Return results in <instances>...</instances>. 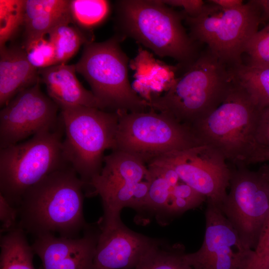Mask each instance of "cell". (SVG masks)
Returning a JSON list of instances; mask_svg holds the SVG:
<instances>
[{"mask_svg": "<svg viewBox=\"0 0 269 269\" xmlns=\"http://www.w3.org/2000/svg\"><path fill=\"white\" fill-rule=\"evenodd\" d=\"M73 22L67 0H25L23 47L44 37L57 25Z\"/></svg>", "mask_w": 269, "mask_h": 269, "instance_id": "19", "label": "cell"}, {"mask_svg": "<svg viewBox=\"0 0 269 269\" xmlns=\"http://www.w3.org/2000/svg\"><path fill=\"white\" fill-rule=\"evenodd\" d=\"M63 137L60 117L56 127L42 130L24 142L0 148V194L12 206L17 208L27 190L70 165L63 152Z\"/></svg>", "mask_w": 269, "mask_h": 269, "instance_id": "5", "label": "cell"}, {"mask_svg": "<svg viewBox=\"0 0 269 269\" xmlns=\"http://www.w3.org/2000/svg\"><path fill=\"white\" fill-rule=\"evenodd\" d=\"M184 20L191 37L198 43L206 44L229 68L243 63L242 57L246 45L262 21L260 9L255 0L231 9L207 2L199 14L185 15Z\"/></svg>", "mask_w": 269, "mask_h": 269, "instance_id": "8", "label": "cell"}, {"mask_svg": "<svg viewBox=\"0 0 269 269\" xmlns=\"http://www.w3.org/2000/svg\"><path fill=\"white\" fill-rule=\"evenodd\" d=\"M85 185L69 165L48 175L23 194L18 225L39 236L58 233L75 238L87 226L83 215Z\"/></svg>", "mask_w": 269, "mask_h": 269, "instance_id": "1", "label": "cell"}, {"mask_svg": "<svg viewBox=\"0 0 269 269\" xmlns=\"http://www.w3.org/2000/svg\"><path fill=\"white\" fill-rule=\"evenodd\" d=\"M118 33L132 38L160 57L176 60L186 71L201 52L182 21L185 15L160 0H120L115 3Z\"/></svg>", "mask_w": 269, "mask_h": 269, "instance_id": "2", "label": "cell"}, {"mask_svg": "<svg viewBox=\"0 0 269 269\" xmlns=\"http://www.w3.org/2000/svg\"><path fill=\"white\" fill-rule=\"evenodd\" d=\"M229 188L219 208L244 242L254 250L269 219V165L257 171L231 167Z\"/></svg>", "mask_w": 269, "mask_h": 269, "instance_id": "10", "label": "cell"}, {"mask_svg": "<svg viewBox=\"0 0 269 269\" xmlns=\"http://www.w3.org/2000/svg\"><path fill=\"white\" fill-rule=\"evenodd\" d=\"M92 269H133L159 241L130 230L120 216L103 217Z\"/></svg>", "mask_w": 269, "mask_h": 269, "instance_id": "14", "label": "cell"}, {"mask_svg": "<svg viewBox=\"0 0 269 269\" xmlns=\"http://www.w3.org/2000/svg\"><path fill=\"white\" fill-rule=\"evenodd\" d=\"M255 0L260 9L262 21H269V0Z\"/></svg>", "mask_w": 269, "mask_h": 269, "instance_id": "36", "label": "cell"}, {"mask_svg": "<svg viewBox=\"0 0 269 269\" xmlns=\"http://www.w3.org/2000/svg\"><path fill=\"white\" fill-rule=\"evenodd\" d=\"M258 163L269 160V107L262 108L256 134Z\"/></svg>", "mask_w": 269, "mask_h": 269, "instance_id": "31", "label": "cell"}, {"mask_svg": "<svg viewBox=\"0 0 269 269\" xmlns=\"http://www.w3.org/2000/svg\"><path fill=\"white\" fill-rule=\"evenodd\" d=\"M76 72L75 64L65 63L38 69L40 82L45 84L48 96L60 109L85 106L102 110L92 92L80 83Z\"/></svg>", "mask_w": 269, "mask_h": 269, "instance_id": "16", "label": "cell"}, {"mask_svg": "<svg viewBox=\"0 0 269 269\" xmlns=\"http://www.w3.org/2000/svg\"><path fill=\"white\" fill-rule=\"evenodd\" d=\"M0 269H35L34 254L25 231L17 226L0 238Z\"/></svg>", "mask_w": 269, "mask_h": 269, "instance_id": "21", "label": "cell"}, {"mask_svg": "<svg viewBox=\"0 0 269 269\" xmlns=\"http://www.w3.org/2000/svg\"><path fill=\"white\" fill-rule=\"evenodd\" d=\"M40 82L38 69L28 61L23 47L0 49V106L6 105L22 91Z\"/></svg>", "mask_w": 269, "mask_h": 269, "instance_id": "17", "label": "cell"}, {"mask_svg": "<svg viewBox=\"0 0 269 269\" xmlns=\"http://www.w3.org/2000/svg\"><path fill=\"white\" fill-rule=\"evenodd\" d=\"M70 8L73 22L90 30L106 19L111 6L109 1L105 0H71Z\"/></svg>", "mask_w": 269, "mask_h": 269, "instance_id": "25", "label": "cell"}, {"mask_svg": "<svg viewBox=\"0 0 269 269\" xmlns=\"http://www.w3.org/2000/svg\"><path fill=\"white\" fill-rule=\"evenodd\" d=\"M39 83L19 93L0 110V148L59 124L60 108L42 92Z\"/></svg>", "mask_w": 269, "mask_h": 269, "instance_id": "13", "label": "cell"}, {"mask_svg": "<svg viewBox=\"0 0 269 269\" xmlns=\"http://www.w3.org/2000/svg\"><path fill=\"white\" fill-rule=\"evenodd\" d=\"M207 200L206 197L188 184L179 183L171 190L170 198L165 211L171 216L180 215L199 207Z\"/></svg>", "mask_w": 269, "mask_h": 269, "instance_id": "27", "label": "cell"}, {"mask_svg": "<svg viewBox=\"0 0 269 269\" xmlns=\"http://www.w3.org/2000/svg\"><path fill=\"white\" fill-rule=\"evenodd\" d=\"M262 109L233 78L220 104L190 128L201 144L216 149L233 167H247L258 163L256 134Z\"/></svg>", "mask_w": 269, "mask_h": 269, "instance_id": "3", "label": "cell"}, {"mask_svg": "<svg viewBox=\"0 0 269 269\" xmlns=\"http://www.w3.org/2000/svg\"><path fill=\"white\" fill-rule=\"evenodd\" d=\"M185 247L159 240L133 269H192L184 261Z\"/></svg>", "mask_w": 269, "mask_h": 269, "instance_id": "23", "label": "cell"}, {"mask_svg": "<svg viewBox=\"0 0 269 269\" xmlns=\"http://www.w3.org/2000/svg\"><path fill=\"white\" fill-rule=\"evenodd\" d=\"M168 6L183 8L186 16L194 17L199 14L203 10L206 2L202 0H161Z\"/></svg>", "mask_w": 269, "mask_h": 269, "instance_id": "34", "label": "cell"}, {"mask_svg": "<svg viewBox=\"0 0 269 269\" xmlns=\"http://www.w3.org/2000/svg\"><path fill=\"white\" fill-rule=\"evenodd\" d=\"M118 114L112 151L129 153L145 164L165 154L202 145L190 127L166 114L152 110Z\"/></svg>", "mask_w": 269, "mask_h": 269, "instance_id": "9", "label": "cell"}, {"mask_svg": "<svg viewBox=\"0 0 269 269\" xmlns=\"http://www.w3.org/2000/svg\"><path fill=\"white\" fill-rule=\"evenodd\" d=\"M233 82L230 68L207 48L163 95L147 100L148 106L190 127L220 104Z\"/></svg>", "mask_w": 269, "mask_h": 269, "instance_id": "4", "label": "cell"}, {"mask_svg": "<svg viewBox=\"0 0 269 269\" xmlns=\"http://www.w3.org/2000/svg\"><path fill=\"white\" fill-rule=\"evenodd\" d=\"M18 216L17 208L12 206L6 199L0 194V219L1 222L0 232H8L16 227Z\"/></svg>", "mask_w": 269, "mask_h": 269, "instance_id": "33", "label": "cell"}, {"mask_svg": "<svg viewBox=\"0 0 269 269\" xmlns=\"http://www.w3.org/2000/svg\"><path fill=\"white\" fill-rule=\"evenodd\" d=\"M24 5L25 0H0V49L23 26Z\"/></svg>", "mask_w": 269, "mask_h": 269, "instance_id": "26", "label": "cell"}, {"mask_svg": "<svg viewBox=\"0 0 269 269\" xmlns=\"http://www.w3.org/2000/svg\"><path fill=\"white\" fill-rule=\"evenodd\" d=\"M230 68L233 78L260 108L269 107V68L255 67L243 63Z\"/></svg>", "mask_w": 269, "mask_h": 269, "instance_id": "22", "label": "cell"}, {"mask_svg": "<svg viewBox=\"0 0 269 269\" xmlns=\"http://www.w3.org/2000/svg\"><path fill=\"white\" fill-rule=\"evenodd\" d=\"M247 269H269V219L253 250Z\"/></svg>", "mask_w": 269, "mask_h": 269, "instance_id": "32", "label": "cell"}, {"mask_svg": "<svg viewBox=\"0 0 269 269\" xmlns=\"http://www.w3.org/2000/svg\"><path fill=\"white\" fill-rule=\"evenodd\" d=\"M29 62L38 69L58 64L55 47L44 37L23 47Z\"/></svg>", "mask_w": 269, "mask_h": 269, "instance_id": "30", "label": "cell"}, {"mask_svg": "<svg viewBox=\"0 0 269 269\" xmlns=\"http://www.w3.org/2000/svg\"><path fill=\"white\" fill-rule=\"evenodd\" d=\"M192 269H193V268H192Z\"/></svg>", "mask_w": 269, "mask_h": 269, "instance_id": "37", "label": "cell"}, {"mask_svg": "<svg viewBox=\"0 0 269 269\" xmlns=\"http://www.w3.org/2000/svg\"><path fill=\"white\" fill-rule=\"evenodd\" d=\"M205 232L200 248L183 256L193 269H247L253 250L242 240L219 207L207 201Z\"/></svg>", "mask_w": 269, "mask_h": 269, "instance_id": "12", "label": "cell"}, {"mask_svg": "<svg viewBox=\"0 0 269 269\" xmlns=\"http://www.w3.org/2000/svg\"><path fill=\"white\" fill-rule=\"evenodd\" d=\"M63 23L52 29L48 34L54 45L58 64L65 63L76 54L82 44L92 41L79 28Z\"/></svg>", "mask_w": 269, "mask_h": 269, "instance_id": "24", "label": "cell"}, {"mask_svg": "<svg viewBox=\"0 0 269 269\" xmlns=\"http://www.w3.org/2000/svg\"><path fill=\"white\" fill-rule=\"evenodd\" d=\"M207 1L225 9L236 8L244 4L242 0H209Z\"/></svg>", "mask_w": 269, "mask_h": 269, "instance_id": "35", "label": "cell"}, {"mask_svg": "<svg viewBox=\"0 0 269 269\" xmlns=\"http://www.w3.org/2000/svg\"><path fill=\"white\" fill-rule=\"evenodd\" d=\"M100 232V228L87 226L80 238L43 235L36 237L31 247L42 269H92Z\"/></svg>", "mask_w": 269, "mask_h": 269, "instance_id": "15", "label": "cell"}, {"mask_svg": "<svg viewBox=\"0 0 269 269\" xmlns=\"http://www.w3.org/2000/svg\"><path fill=\"white\" fill-rule=\"evenodd\" d=\"M124 38L116 34L101 42L84 44L75 64L76 72L89 84L102 110L117 113L143 112L147 101L140 97L130 84L129 58L120 46Z\"/></svg>", "mask_w": 269, "mask_h": 269, "instance_id": "6", "label": "cell"}, {"mask_svg": "<svg viewBox=\"0 0 269 269\" xmlns=\"http://www.w3.org/2000/svg\"><path fill=\"white\" fill-rule=\"evenodd\" d=\"M150 180L116 186L100 191L105 217L120 216L125 207L144 210Z\"/></svg>", "mask_w": 269, "mask_h": 269, "instance_id": "20", "label": "cell"}, {"mask_svg": "<svg viewBox=\"0 0 269 269\" xmlns=\"http://www.w3.org/2000/svg\"><path fill=\"white\" fill-rule=\"evenodd\" d=\"M153 161L173 168L180 180L205 196L206 201L219 207L225 200L231 167L224 156L212 147L199 145L165 154Z\"/></svg>", "mask_w": 269, "mask_h": 269, "instance_id": "11", "label": "cell"}, {"mask_svg": "<svg viewBox=\"0 0 269 269\" xmlns=\"http://www.w3.org/2000/svg\"><path fill=\"white\" fill-rule=\"evenodd\" d=\"M59 114L64 157L87 189L102 171L105 151L114 148L119 114L85 106L62 108Z\"/></svg>", "mask_w": 269, "mask_h": 269, "instance_id": "7", "label": "cell"}, {"mask_svg": "<svg viewBox=\"0 0 269 269\" xmlns=\"http://www.w3.org/2000/svg\"><path fill=\"white\" fill-rule=\"evenodd\" d=\"M148 170L150 179L144 210H149L157 214L165 213L172 188L162 177L153 170L149 168Z\"/></svg>", "mask_w": 269, "mask_h": 269, "instance_id": "28", "label": "cell"}, {"mask_svg": "<svg viewBox=\"0 0 269 269\" xmlns=\"http://www.w3.org/2000/svg\"><path fill=\"white\" fill-rule=\"evenodd\" d=\"M150 179L148 168L141 160L129 153L113 150L105 156L102 171L90 183L86 195H98L107 189Z\"/></svg>", "mask_w": 269, "mask_h": 269, "instance_id": "18", "label": "cell"}, {"mask_svg": "<svg viewBox=\"0 0 269 269\" xmlns=\"http://www.w3.org/2000/svg\"><path fill=\"white\" fill-rule=\"evenodd\" d=\"M245 53L248 57L246 64L258 68H269V24L251 38Z\"/></svg>", "mask_w": 269, "mask_h": 269, "instance_id": "29", "label": "cell"}]
</instances>
